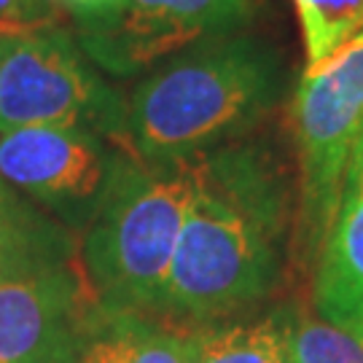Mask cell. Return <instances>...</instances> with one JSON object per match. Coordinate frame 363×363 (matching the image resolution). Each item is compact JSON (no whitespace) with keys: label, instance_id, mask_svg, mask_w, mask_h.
I'll return each instance as SVG.
<instances>
[{"label":"cell","instance_id":"6da1fadb","mask_svg":"<svg viewBox=\"0 0 363 363\" xmlns=\"http://www.w3.org/2000/svg\"><path fill=\"white\" fill-rule=\"evenodd\" d=\"M191 189L159 315L213 323L280 283L296 220V186L269 138L245 135L189 159Z\"/></svg>","mask_w":363,"mask_h":363},{"label":"cell","instance_id":"7a4b0ae2","mask_svg":"<svg viewBox=\"0 0 363 363\" xmlns=\"http://www.w3.org/2000/svg\"><path fill=\"white\" fill-rule=\"evenodd\" d=\"M283 60L269 40L234 33L151 67L127 100V138L145 162H189L259 127L280 103Z\"/></svg>","mask_w":363,"mask_h":363},{"label":"cell","instance_id":"3957f363","mask_svg":"<svg viewBox=\"0 0 363 363\" xmlns=\"http://www.w3.org/2000/svg\"><path fill=\"white\" fill-rule=\"evenodd\" d=\"M189 189V162L121 156L81 245V274L105 318L159 315Z\"/></svg>","mask_w":363,"mask_h":363},{"label":"cell","instance_id":"277c9868","mask_svg":"<svg viewBox=\"0 0 363 363\" xmlns=\"http://www.w3.org/2000/svg\"><path fill=\"white\" fill-rule=\"evenodd\" d=\"M363 130V33L315 65H307L291 100L296 151V220L291 253L318 264L331 232L355 140Z\"/></svg>","mask_w":363,"mask_h":363},{"label":"cell","instance_id":"5b68a950","mask_svg":"<svg viewBox=\"0 0 363 363\" xmlns=\"http://www.w3.org/2000/svg\"><path fill=\"white\" fill-rule=\"evenodd\" d=\"M25 127H86L132 151L127 103L60 27L0 38V135Z\"/></svg>","mask_w":363,"mask_h":363},{"label":"cell","instance_id":"8992f818","mask_svg":"<svg viewBox=\"0 0 363 363\" xmlns=\"http://www.w3.org/2000/svg\"><path fill=\"white\" fill-rule=\"evenodd\" d=\"M127 148L86 127H25L0 135V181L70 232H86Z\"/></svg>","mask_w":363,"mask_h":363},{"label":"cell","instance_id":"52a82bcc","mask_svg":"<svg viewBox=\"0 0 363 363\" xmlns=\"http://www.w3.org/2000/svg\"><path fill=\"white\" fill-rule=\"evenodd\" d=\"M253 0H116L78 22V46L108 76L148 73L202 40L242 33Z\"/></svg>","mask_w":363,"mask_h":363},{"label":"cell","instance_id":"ba28073f","mask_svg":"<svg viewBox=\"0 0 363 363\" xmlns=\"http://www.w3.org/2000/svg\"><path fill=\"white\" fill-rule=\"evenodd\" d=\"M103 323L76 261L0 280V363H81Z\"/></svg>","mask_w":363,"mask_h":363},{"label":"cell","instance_id":"9c48e42d","mask_svg":"<svg viewBox=\"0 0 363 363\" xmlns=\"http://www.w3.org/2000/svg\"><path fill=\"white\" fill-rule=\"evenodd\" d=\"M315 307L328 323L363 331V130L352 148L331 232L315 264Z\"/></svg>","mask_w":363,"mask_h":363},{"label":"cell","instance_id":"30bf717a","mask_svg":"<svg viewBox=\"0 0 363 363\" xmlns=\"http://www.w3.org/2000/svg\"><path fill=\"white\" fill-rule=\"evenodd\" d=\"M76 261V234L0 181V280Z\"/></svg>","mask_w":363,"mask_h":363},{"label":"cell","instance_id":"8fae6325","mask_svg":"<svg viewBox=\"0 0 363 363\" xmlns=\"http://www.w3.org/2000/svg\"><path fill=\"white\" fill-rule=\"evenodd\" d=\"M191 334L151 318H105L81 363H191Z\"/></svg>","mask_w":363,"mask_h":363},{"label":"cell","instance_id":"7c38bea8","mask_svg":"<svg viewBox=\"0 0 363 363\" xmlns=\"http://www.w3.org/2000/svg\"><path fill=\"white\" fill-rule=\"evenodd\" d=\"M294 320L286 310L191 334V363H286Z\"/></svg>","mask_w":363,"mask_h":363},{"label":"cell","instance_id":"4fadbf2b","mask_svg":"<svg viewBox=\"0 0 363 363\" xmlns=\"http://www.w3.org/2000/svg\"><path fill=\"white\" fill-rule=\"evenodd\" d=\"M307 65H315L363 33V0H294Z\"/></svg>","mask_w":363,"mask_h":363},{"label":"cell","instance_id":"5bb4252c","mask_svg":"<svg viewBox=\"0 0 363 363\" xmlns=\"http://www.w3.org/2000/svg\"><path fill=\"white\" fill-rule=\"evenodd\" d=\"M286 363H363V331L328 320H298L288 334Z\"/></svg>","mask_w":363,"mask_h":363},{"label":"cell","instance_id":"9a60e30c","mask_svg":"<svg viewBox=\"0 0 363 363\" xmlns=\"http://www.w3.org/2000/svg\"><path fill=\"white\" fill-rule=\"evenodd\" d=\"M54 27V0H0V35Z\"/></svg>","mask_w":363,"mask_h":363},{"label":"cell","instance_id":"2e32d148","mask_svg":"<svg viewBox=\"0 0 363 363\" xmlns=\"http://www.w3.org/2000/svg\"><path fill=\"white\" fill-rule=\"evenodd\" d=\"M57 3H62L65 9L73 11L78 22H84V19H91V16H97V13L108 11L116 0H57Z\"/></svg>","mask_w":363,"mask_h":363},{"label":"cell","instance_id":"e0dca14e","mask_svg":"<svg viewBox=\"0 0 363 363\" xmlns=\"http://www.w3.org/2000/svg\"><path fill=\"white\" fill-rule=\"evenodd\" d=\"M0 38H3V35H0Z\"/></svg>","mask_w":363,"mask_h":363}]
</instances>
